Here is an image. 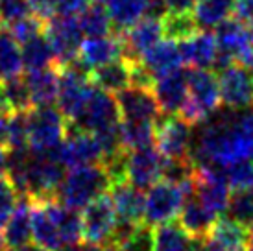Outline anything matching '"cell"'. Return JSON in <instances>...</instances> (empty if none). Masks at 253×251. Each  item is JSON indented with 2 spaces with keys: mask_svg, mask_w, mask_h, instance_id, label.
<instances>
[{
  "mask_svg": "<svg viewBox=\"0 0 253 251\" xmlns=\"http://www.w3.org/2000/svg\"><path fill=\"white\" fill-rule=\"evenodd\" d=\"M190 159L196 167L227 168L253 159V104L242 109L216 111L194 133Z\"/></svg>",
  "mask_w": 253,
  "mask_h": 251,
  "instance_id": "obj_1",
  "label": "cell"
},
{
  "mask_svg": "<svg viewBox=\"0 0 253 251\" xmlns=\"http://www.w3.org/2000/svg\"><path fill=\"white\" fill-rule=\"evenodd\" d=\"M113 181L104 165H85L69 168L57 188L56 200L72 210L85 209L111 188Z\"/></svg>",
  "mask_w": 253,
  "mask_h": 251,
  "instance_id": "obj_2",
  "label": "cell"
},
{
  "mask_svg": "<svg viewBox=\"0 0 253 251\" xmlns=\"http://www.w3.org/2000/svg\"><path fill=\"white\" fill-rule=\"evenodd\" d=\"M218 78L207 69L189 70V91L181 109V117L190 124H202L220 109Z\"/></svg>",
  "mask_w": 253,
  "mask_h": 251,
  "instance_id": "obj_3",
  "label": "cell"
},
{
  "mask_svg": "<svg viewBox=\"0 0 253 251\" xmlns=\"http://www.w3.org/2000/svg\"><path fill=\"white\" fill-rule=\"evenodd\" d=\"M218 57L214 69L222 70L231 63L253 69V35L240 19H227L216 26Z\"/></svg>",
  "mask_w": 253,
  "mask_h": 251,
  "instance_id": "obj_4",
  "label": "cell"
},
{
  "mask_svg": "<svg viewBox=\"0 0 253 251\" xmlns=\"http://www.w3.org/2000/svg\"><path fill=\"white\" fill-rule=\"evenodd\" d=\"M67 127L69 120L59 109L52 105L32 107L28 111V148L34 152H54L63 142Z\"/></svg>",
  "mask_w": 253,
  "mask_h": 251,
  "instance_id": "obj_5",
  "label": "cell"
},
{
  "mask_svg": "<svg viewBox=\"0 0 253 251\" xmlns=\"http://www.w3.org/2000/svg\"><path fill=\"white\" fill-rule=\"evenodd\" d=\"M119 216L111 196H100L82 212V237L85 244L109 246L115 242Z\"/></svg>",
  "mask_w": 253,
  "mask_h": 251,
  "instance_id": "obj_6",
  "label": "cell"
},
{
  "mask_svg": "<svg viewBox=\"0 0 253 251\" xmlns=\"http://www.w3.org/2000/svg\"><path fill=\"white\" fill-rule=\"evenodd\" d=\"M185 190L181 185L169 179H161L148 188L144 196V223L148 225H161L174 222L181 214L185 203Z\"/></svg>",
  "mask_w": 253,
  "mask_h": 251,
  "instance_id": "obj_7",
  "label": "cell"
},
{
  "mask_svg": "<svg viewBox=\"0 0 253 251\" xmlns=\"http://www.w3.org/2000/svg\"><path fill=\"white\" fill-rule=\"evenodd\" d=\"M194 127L181 115H167L155 120V144L169 161L189 159Z\"/></svg>",
  "mask_w": 253,
  "mask_h": 251,
  "instance_id": "obj_8",
  "label": "cell"
},
{
  "mask_svg": "<svg viewBox=\"0 0 253 251\" xmlns=\"http://www.w3.org/2000/svg\"><path fill=\"white\" fill-rule=\"evenodd\" d=\"M44 34L52 44L57 67H65L69 63L76 61L80 46L84 42V32L80 28L78 17L54 15L50 21H46Z\"/></svg>",
  "mask_w": 253,
  "mask_h": 251,
  "instance_id": "obj_9",
  "label": "cell"
},
{
  "mask_svg": "<svg viewBox=\"0 0 253 251\" xmlns=\"http://www.w3.org/2000/svg\"><path fill=\"white\" fill-rule=\"evenodd\" d=\"M57 155L67 168L85 167V165H102L104 150L96 135L69 124L63 142L57 148Z\"/></svg>",
  "mask_w": 253,
  "mask_h": 251,
  "instance_id": "obj_10",
  "label": "cell"
},
{
  "mask_svg": "<svg viewBox=\"0 0 253 251\" xmlns=\"http://www.w3.org/2000/svg\"><path fill=\"white\" fill-rule=\"evenodd\" d=\"M69 124L91 133H98L119 126L120 109L117 96L104 91V89L94 87L89 100H87V104H85L84 111L80 113V117L74 122H69Z\"/></svg>",
  "mask_w": 253,
  "mask_h": 251,
  "instance_id": "obj_11",
  "label": "cell"
},
{
  "mask_svg": "<svg viewBox=\"0 0 253 251\" xmlns=\"http://www.w3.org/2000/svg\"><path fill=\"white\" fill-rule=\"evenodd\" d=\"M165 163L167 159L163 154L152 146H144L139 150L127 152L126 161V181H129L133 187L148 190L157 181L163 179L165 174Z\"/></svg>",
  "mask_w": 253,
  "mask_h": 251,
  "instance_id": "obj_12",
  "label": "cell"
},
{
  "mask_svg": "<svg viewBox=\"0 0 253 251\" xmlns=\"http://www.w3.org/2000/svg\"><path fill=\"white\" fill-rule=\"evenodd\" d=\"M229 183L225 170L220 167H196L194 196L214 214H222L229 202Z\"/></svg>",
  "mask_w": 253,
  "mask_h": 251,
  "instance_id": "obj_13",
  "label": "cell"
},
{
  "mask_svg": "<svg viewBox=\"0 0 253 251\" xmlns=\"http://www.w3.org/2000/svg\"><path fill=\"white\" fill-rule=\"evenodd\" d=\"M218 89L220 100L229 109H242L253 102V82L248 69L239 63H231L218 70Z\"/></svg>",
  "mask_w": 253,
  "mask_h": 251,
  "instance_id": "obj_14",
  "label": "cell"
},
{
  "mask_svg": "<svg viewBox=\"0 0 253 251\" xmlns=\"http://www.w3.org/2000/svg\"><path fill=\"white\" fill-rule=\"evenodd\" d=\"M117 96L120 109V120H139V122H155L159 119V104L152 89L129 85Z\"/></svg>",
  "mask_w": 253,
  "mask_h": 251,
  "instance_id": "obj_15",
  "label": "cell"
},
{
  "mask_svg": "<svg viewBox=\"0 0 253 251\" xmlns=\"http://www.w3.org/2000/svg\"><path fill=\"white\" fill-rule=\"evenodd\" d=\"M163 21L159 17L146 15L133 26H129L120 34L122 46H124V57L129 61H137L139 57L150 50L154 44L161 41L163 37Z\"/></svg>",
  "mask_w": 253,
  "mask_h": 251,
  "instance_id": "obj_16",
  "label": "cell"
},
{
  "mask_svg": "<svg viewBox=\"0 0 253 251\" xmlns=\"http://www.w3.org/2000/svg\"><path fill=\"white\" fill-rule=\"evenodd\" d=\"M187 91H189V70L185 69H176L155 78L152 85V92L159 104V109L167 115H174L177 111L181 113L187 100Z\"/></svg>",
  "mask_w": 253,
  "mask_h": 251,
  "instance_id": "obj_17",
  "label": "cell"
},
{
  "mask_svg": "<svg viewBox=\"0 0 253 251\" xmlns=\"http://www.w3.org/2000/svg\"><path fill=\"white\" fill-rule=\"evenodd\" d=\"M252 233L231 218H218L207 237L202 238V251H248Z\"/></svg>",
  "mask_w": 253,
  "mask_h": 251,
  "instance_id": "obj_18",
  "label": "cell"
},
{
  "mask_svg": "<svg viewBox=\"0 0 253 251\" xmlns=\"http://www.w3.org/2000/svg\"><path fill=\"white\" fill-rule=\"evenodd\" d=\"M124 57V46L119 35H102V37H87L80 46L76 61L84 67L87 72H91L96 67H102L106 63L117 61Z\"/></svg>",
  "mask_w": 253,
  "mask_h": 251,
  "instance_id": "obj_19",
  "label": "cell"
},
{
  "mask_svg": "<svg viewBox=\"0 0 253 251\" xmlns=\"http://www.w3.org/2000/svg\"><path fill=\"white\" fill-rule=\"evenodd\" d=\"M111 200L120 223L139 225L144 222V196L141 188L133 187L129 181L111 185Z\"/></svg>",
  "mask_w": 253,
  "mask_h": 251,
  "instance_id": "obj_20",
  "label": "cell"
},
{
  "mask_svg": "<svg viewBox=\"0 0 253 251\" xmlns=\"http://www.w3.org/2000/svg\"><path fill=\"white\" fill-rule=\"evenodd\" d=\"M139 65L146 70L150 76L159 78L167 72H172L176 69H181L183 65V56L179 44H176V41L167 39V41H159L157 44H154L150 50H146L139 59Z\"/></svg>",
  "mask_w": 253,
  "mask_h": 251,
  "instance_id": "obj_21",
  "label": "cell"
},
{
  "mask_svg": "<svg viewBox=\"0 0 253 251\" xmlns=\"http://www.w3.org/2000/svg\"><path fill=\"white\" fill-rule=\"evenodd\" d=\"M179 48H181L183 63H187L194 69H209V67H214L216 63V37L209 30H202L183 39Z\"/></svg>",
  "mask_w": 253,
  "mask_h": 251,
  "instance_id": "obj_22",
  "label": "cell"
},
{
  "mask_svg": "<svg viewBox=\"0 0 253 251\" xmlns=\"http://www.w3.org/2000/svg\"><path fill=\"white\" fill-rule=\"evenodd\" d=\"M2 237L6 248H21L32 240V200L28 196H21L15 205L13 212L2 227Z\"/></svg>",
  "mask_w": 253,
  "mask_h": 251,
  "instance_id": "obj_23",
  "label": "cell"
},
{
  "mask_svg": "<svg viewBox=\"0 0 253 251\" xmlns=\"http://www.w3.org/2000/svg\"><path fill=\"white\" fill-rule=\"evenodd\" d=\"M26 85H28L30 98H32V105L34 107H41V105H52L57 102V94H59V67H48L42 70H34V72H26Z\"/></svg>",
  "mask_w": 253,
  "mask_h": 251,
  "instance_id": "obj_24",
  "label": "cell"
},
{
  "mask_svg": "<svg viewBox=\"0 0 253 251\" xmlns=\"http://www.w3.org/2000/svg\"><path fill=\"white\" fill-rule=\"evenodd\" d=\"M89 78L94 87L104 89L111 94H119L131 85V61L120 57L117 61L106 63L89 72Z\"/></svg>",
  "mask_w": 253,
  "mask_h": 251,
  "instance_id": "obj_25",
  "label": "cell"
},
{
  "mask_svg": "<svg viewBox=\"0 0 253 251\" xmlns=\"http://www.w3.org/2000/svg\"><path fill=\"white\" fill-rule=\"evenodd\" d=\"M32 240L46 251H56L63 246L56 223L52 220L46 207V202H34L32 200Z\"/></svg>",
  "mask_w": 253,
  "mask_h": 251,
  "instance_id": "obj_26",
  "label": "cell"
},
{
  "mask_svg": "<svg viewBox=\"0 0 253 251\" xmlns=\"http://www.w3.org/2000/svg\"><path fill=\"white\" fill-rule=\"evenodd\" d=\"M181 225L189 231L194 238H205L207 233L212 229L214 222L218 220V214H214L211 209H207L196 196H189L181 209Z\"/></svg>",
  "mask_w": 253,
  "mask_h": 251,
  "instance_id": "obj_27",
  "label": "cell"
},
{
  "mask_svg": "<svg viewBox=\"0 0 253 251\" xmlns=\"http://www.w3.org/2000/svg\"><path fill=\"white\" fill-rule=\"evenodd\" d=\"M22 52V67L26 72H34V70H42L48 67H57L54 50L50 44L46 34L36 35L34 39L22 42L21 44Z\"/></svg>",
  "mask_w": 253,
  "mask_h": 251,
  "instance_id": "obj_28",
  "label": "cell"
},
{
  "mask_svg": "<svg viewBox=\"0 0 253 251\" xmlns=\"http://www.w3.org/2000/svg\"><path fill=\"white\" fill-rule=\"evenodd\" d=\"M194 237L176 220L155 225L154 251H192Z\"/></svg>",
  "mask_w": 253,
  "mask_h": 251,
  "instance_id": "obj_29",
  "label": "cell"
},
{
  "mask_svg": "<svg viewBox=\"0 0 253 251\" xmlns=\"http://www.w3.org/2000/svg\"><path fill=\"white\" fill-rule=\"evenodd\" d=\"M106 6L113 28H117V32L122 34L124 30L141 21L142 17H146L152 0H109Z\"/></svg>",
  "mask_w": 253,
  "mask_h": 251,
  "instance_id": "obj_30",
  "label": "cell"
},
{
  "mask_svg": "<svg viewBox=\"0 0 253 251\" xmlns=\"http://www.w3.org/2000/svg\"><path fill=\"white\" fill-rule=\"evenodd\" d=\"M235 13V0H196L192 15L200 30H212Z\"/></svg>",
  "mask_w": 253,
  "mask_h": 251,
  "instance_id": "obj_31",
  "label": "cell"
},
{
  "mask_svg": "<svg viewBox=\"0 0 253 251\" xmlns=\"http://www.w3.org/2000/svg\"><path fill=\"white\" fill-rule=\"evenodd\" d=\"M22 69L21 44L6 26H0V82L21 76Z\"/></svg>",
  "mask_w": 253,
  "mask_h": 251,
  "instance_id": "obj_32",
  "label": "cell"
},
{
  "mask_svg": "<svg viewBox=\"0 0 253 251\" xmlns=\"http://www.w3.org/2000/svg\"><path fill=\"white\" fill-rule=\"evenodd\" d=\"M120 142L127 152L152 146L155 142V122L120 120Z\"/></svg>",
  "mask_w": 253,
  "mask_h": 251,
  "instance_id": "obj_33",
  "label": "cell"
},
{
  "mask_svg": "<svg viewBox=\"0 0 253 251\" xmlns=\"http://www.w3.org/2000/svg\"><path fill=\"white\" fill-rule=\"evenodd\" d=\"M80 28L85 37H102V35H111L113 22L107 9L102 4H91L84 13L78 17Z\"/></svg>",
  "mask_w": 253,
  "mask_h": 251,
  "instance_id": "obj_34",
  "label": "cell"
},
{
  "mask_svg": "<svg viewBox=\"0 0 253 251\" xmlns=\"http://www.w3.org/2000/svg\"><path fill=\"white\" fill-rule=\"evenodd\" d=\"M227 218L244 227H253V188L233 190L227 202Z\"/></svg>",
  "mask_w": 253,
  "mask_h": 251,
  "instance_id": "obj_35",
  "label": "cell"
},
{
  "mask_svg": "<svg viewBox=\"0 0 253 251\" xmlns=\"http://www.w3.org/2000/svg\"><path fill=\"white\" fill-rule=\"evenodd\" d=\"M163 21V34L167 39L172 41H183L198 32V24L194 21L192 11L189 13H167L161 19Z\"/></svg>",
  "mask_w": 253,
  "mask_h": 251,
  "instance_id": "obj_36",
  "label": "cell"
},
{
  "mask_svg": "<svg viewBox=\"0 0 253 251\" xmlns=\"http://www.w3.org/2000/svg\"><path fill=\"white\" fill-rule=\"evenodd\" d=\"M2 84V89H4V94L7 98V104L11 107V113L17 111H30L34 105H32V98H30L28 85H26V80L22 76L11 78V80H6V82H0Z\"/></svg>",
  "mask_w": 253,
  "mask_h": 251,
  "instance_id": "obj_37",
  "label": "cell"
},
{
  "mask_svg": "<svg viewBox=\"0 0 253 251\" xmlns=\"http://www.w3.org/2000/svg\"><path fill=\"white\" fill-rule=\"evenodd\" d=\"M115 246H119L120 251H154V229L142 222L131 227Z\"/></svg>",
  "mask_w": 253,
  "mask_h": 251,
  "instance_id": "obj_38",
  "label": "cell"
},
{
  "mask_svg": "<svg viewBox=\"0 0 253 251\" xmlns=\"http://www.w3.org/2000/svg\"><path fill=\"white\" fill-rule=\"evenodd\" d=\"M7 150L28 148V111H17L7 115Z\"/></svg>",
  "mask_w": 253,
  "mask_h": 251,
  "instance_id": "obj_39",
  "label": "cell"
},
{
  "mask_svg": "<svg viewBox=\"0 0 253 251\" xmlns=\"http://www.w3.org/2000/svg\"><path fill=\"white\" fill-rule=\"evenodd\" d=\"M225 170V177L229 183V188L240 190V188H253V163L250 161H239L233 163Z\"/></svg>",
  "mask_w": 253,
  "mask_h": 251,
  "instance_id": "obj_40",
  "label": "cell"
},
{
  "mask_svg": "<svg viewBox=\"0 0 253 251\" xmlns=\"http://www.w3.org/2000/svg\"><path fill=\"white\" fill-rule=\"evenodd\" d=\"M32 15L28 0H0V26H11Z\"/></svg>",
  "mask_w": 253,
  "mask_h": 251,
  "instance_id": "obj_41",
  "label": "cell"
},
{
  "mask_svg": "<svg viewBox=\"0 0 253 251\" xmlns=\"http://www.w3.org/2000/svg\"><path fill=\"white\" fill-rule=\"evenodd\" d=\"M44 26H46L44 21H41V19L36 17V15H30V17H26V19L17 21L15 24L7 26V30H9V34L17 39V42L22 44V42L34 39L36 35L42 34V32H44Z\"/></svg>",
  "mask_w": 253,
  "mask_h": 251,
  "instance_id": "obj_42",
  "label": "cell"
},
{
  "mask_svg": "<svg viewBox=\"0 0 253 251\" xmlns=\"http://www.w3.org/2000/svg\"><path fill=\"white\" fill-rule=\"evenodd\" d=\"M19 202V194L6 175H0V227H4L9 214Z\"/></svg>",
  "mask_w": 253,
  "mask_h": 251,
  "instance_id": "obj_43",
  "label": "cell"
},
{
  "mask_svg": "<svg viewBox=\"0 0 253 251\" xmlns=\"http://www.w3.org/2000/svg\"><path fill=\"white\" fill-rule=\"evenodd\" d=\"M92 0H56V15L78 17L91 6Z\"/></svg>",
  "mask_w": 253,
  "mask_h": 251,
  "instance_id": "obj_44",
  "label": "cell"
},
{
  "mask_svg": "<svg viewBox=\"0 0 253 251\" xmlns=\"http://www.w3.org/2000/svg\"><path fill=\"white\" fill-rule=\"evenodd\" d=\"M30 9L41 21H50L56 15V0H28Z\"/></svg>",
  "mask_w": 253,
  "mask_h": 251,
  "instance_id": "obj_45",
  "label": "cell"
},
{
  "mask_svg": "<svg viewBox=\"0 0 253 251\" xmlns=\"http://www.w3.org/2000/svg\"><path fill=\"white\" fill-rule=\"evenodd\" d=\"M167 13H189L194 9L196 0H159Z\"/></svg>",
  "mask_w": 253,
  "mask_h": 251,
  "instance_id": "obj_46",
  "label": "cell"
},
{
  "mask_svg": "<svg viewBox=\"0 0 253 251\" xmlns=\"http://www.w3.org/2000/svg\"><path fill=\"white\" fill-rule=\"evenodd\" d=\"M7 115H11V107L7 104V98L4 94L2 84H0V117H7Z\"/></svg>",
  "mask_w": 253,
  "mask_h": 251,
  "instance_id": "obj_47",
  "label": "cell"
},
{
  "mask_svg": "<svg viewBox=\"0 0 253 251\" xmlns=\"http://www.w3.org/2000/svg\"><path fill=\"white\" fill-rule=\"evenodd\" d=\"M7 137V117H0V144L6 146Z\"/></svg>",
  "mask_w": 253,
  "mask_h": 251,
  "instance_id": "obj_48",
  "label": "cell"
},
{
  "mask_svg": "<svg viewBox=\"0 0 253 251\" xmlns=\"http://www.w3.org/2000/svg\"><path fill=\"white\" fill-rule=\"evenodd\" d=\"M6 161H7V152L0 144V175H6Z\"/></svg>",
  "mask_w": 253,
  "mask_h": 251,
  "instance_id": "obj_49",
  "label": "cell"
},
{
  "mask_svg": "<svg viewBox=\"0 0 253 251\" xmlns=\"http://www.w3.org/2000/svg\"><path fill=\"white\" fill-rule=\"evenodd\" d=\"M7 251H46V250L37 244H26V246H21V248H11V250Z\"/></svg>",
  "mask_w": 253,
  "mask_h": 251,
  "instance_id": "obj_50",
  "label": "cell"
},
{
  "mask_svg": "<svg viewBox=\"0 0 253 251\" xmlns=\"http://www.w3.org/2000/svg\"><path fill=\"white\" fill-rule=\"evenodd\" d=\"M56 251H82V244H63Z\"/></svg>",
  "mask_w": 253,
  "mask_h": 251,
  "instance_id": "obj_51",
  "label": "cell"
},
{
  "mask_svg": "<svg viewBox=\"0 0 253 251\" xmlns=\"http://www.w3.org/2000/svg\"><path fill=\"white\" fill-rule=\"evenodd\" d=\"M6 250V242H4V237H2V233H0V251Z\"/></svg>",
  "mask_w": 253,
  "mask_h": 251,
  "instance_id": "obj_52",
  "label": "cell"
},
{
  "mask_svg": "<svg viewBox=\"0 0 253 251\" xmlns=\"http://www.w3.org/2000/svg\"><path fill=\"white\" fill-rule=\"evenodd\" d=\"M92 2H96V4H102V6H104V4H107L109 0H92Z\"/></svg>",
  "mask_w": 253,
  "mask_h": 251,
  "instance_id": "obj_53",
  "label": "cell"
},
{
  "mask_svg": "<svg viewBox=\"0 0 253 251\" xmlns=\"http://www.w3.org/2000/svg\"><path fill=\"white\" fill-rule=\"evenodd\" d=\"M248 251H253V246H250V248H248Z\"/></svg>",
  "mask_w": 253,
  "mask_h": 251,
  "instance_id": "obj_54",
  "label": "cell"
},
{
  "mask_svg": "<svg viewBox=\"0 0 253 251\" xmlns=\"http://www.w3.org/2000/svg\"><path fill=\"white\" fill-rule=\"evenodd\" d=\"M252 240H253V229H252Z\"/></svg>",
  "mask_w": 253,
  "mask_h": 251,
  "instance_id": "obj_55",
  "label": "cell"
},
{
  "mask_svg": "<svg viewBox=\"0 0 253 251\" xmlns=\"http://www.w3.org/2000/svg\"><path fill=\"white\" fill-rule=\"evenodd\" d=\"M252 82H253V74H252Z\"/></svg>",
  "mask_w": 253,
  "mask_h": 251,
  "instance_id": "obj_56",
  "label": "cell"
}]
</instances>
